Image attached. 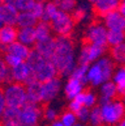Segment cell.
I'll use <instances>...</instances> for the list:
<instances>
[{
  "label": "cell",
  "instance_id": "cell-1",
  "mask_svg": "<svg viewBox=\"0 0 125 126\" xmlns=\"http://www.w3.org/2000/svg\"><path fill=\"white\" fill-rule=\"evenodd\" d=\"M52 62L61 76H70L76 66L75 48L68 36H58L55 39V48L51 57Z\"/></svg>",
  "mask_w": 125,
  "mask_h": 126
},
{
  "label": "cell",
  "instance_id": "cell-2",
  "mask_svg": "<svg viewBox=\"0 0 125 126\" xmlns=\"http://www.w3.org/2000/svg\"><path fill=\"white\" fill-rule=\"evenodd\" d=\"M114 61L109 58L102 56L96 61L92 62L91 65H88L87 69V83L92 86L97 87L103 82L110 80L114 72Z\"/></svg>",
  "mask_w": 125,
  "mask_h": 126
},
{
  "label": "cell",
  "instance_id": "cell-3",
  "mask_svg": "<svg viewBox=\"0 0 125 126\" xmlns=\"http://www.w3.org/2000/svg\"><path fill=\"white\" fill-rule=\"evenodd\" d=\"M26 61L32 69L35 79L40 82H45L58 75V71L52 60L43 57L35 49L30 51Z\"/></svg>",
  "mask_w": 125,
  "mask_h": 126
},
{
  "label": "cell",
  "instance_id": "cell-4",
  "mask_svg": "<svg viewBox=\"0 0 125 126\" xmlns=\"http://www.w3.org/2000/svg\"><path fill=\"white\" fill-rule=\"evenodd\" d=\"M100 110L103 123L108 125L119 124L125 115V106L121 100L111 99L100 103Z\"/></svg>",
  "mask_w": 125,
  "mask_h": 126
},
{
  "label": "cell",
  "instance_id": "cell-5",
  "mask_svg": "<svg viewBox=\"0 0 125 126\" xmlns=\"http://www.w3.org/2000/svg\"><path fill=\"white\" fill-rule=\"evenodd\" d=\"M6 105L11 107H21L27 102L25 85L18 82H9L3 89Z\"/></svg>",
  "mask_w": 125,
  "mask_h": 126
},
{
  "label": "cell",
  "instance_id": "cell-6",
  "mask_svg": "<svg viewBox=\"0 0 125 126\" xmlns=\"http://www.w3.org/2000/svg\"><path fill=\"white\" fill-rule=\"evenodd\" d=\"M51 29L58 36H69L74 28V18L69 12L58 10L49 21Z\"/></svg>",
  "mask_w": 125,
  "mask_h": 126
},
{
  "label": "cell",
  "instance_id": "cell-7",
  "mask_svg": "<svg viewBox=\"0 0 125 126\" xmlns=\"http://www.w3.org/2000/svg\"><path fill=\"white\" fill-rule=\"evenodd\" d=\"M43 117V110L37 103L26 102L19 107L18 122L20 126H34L37 125Z\"/></svg>",
  "mask_w": 125,
  "mask_h": 126
},
{
  "label": "cell",
  "instance_id": "cell-8",
  "mask_svg": "<svg viewBox=\"0 0 125 126\" xmlns=\"http://www.w3.org/2000/svg\"><path fill=\"white\" fill-rule=\"evenodd\" d=\"M105 53V46L93 44V43H87L82 48L78 54V62L79 64H85L89 65L90 63L96 61L100 57H102Z\"/></svg>",
  "mask_w": 125,
  "mask_h": 126
},
{
  "label": "cell",
  "instance_id": "cell-9",
  "mask_svg": "<svg viewBox=\"0 0 125 126\" xmlns=\"http://www.w3.org/2000/svg\"><path fill=\"white\" fill-rule=\"evenodd\" d=\"M107 32L108 29L101 22L91 23L86 29L85 37L88 43L98 44V45H107Z\"/></svg>",
  "mask_w": 125,
  "mask_h": 126
},
{
  "label": "cell",
  "instance_id": "cell-10",
  "mask_svg": "<svg viewBox=\"0 0 125 126\" xmlns=\"http://www.w3.org/2000/svg\"><path fill=\"white\" fill-rule=\"evenodd\" d=\"M62 88V82L56 76L41 83V100L44 103L52 102L57 98Z\"/></svg>",
  "mask_w": 125,
  "mask_h": 126
},
{
  "label": "cell",
  "instance_id": "cell-11",
  "mask_svg": "<svg viewBox=\"0 0 125 126\" xmlns=\"http://www.w3.org/2000/svg\"><path fill=\"white\" fill-rule=\"evenodd\" d=\"M10 72H11V80L22 84H26L27 82L35 78L32 69H31L26 60L22 61L18 65L10 68Z\"/></svg>",
  "mask_w": 125,
  "mask_h": 126
},
{
  "label": "cell",
  "instance_id": "cell-12",
  "mask_svg": "<svg viewBox=\"0 0 125 126\" xmlns=\"http://www.w3.org/2000/svg\"><path fill=\"white\" fill-rule=\"evenodd\" d=\"M103 24L108 30H120L125 32V17L118 10H114L104 15Z\"/></svg>",
  "mask_w": 125,
  "mask_h": 126
},
{
  "label": "cell",
  "instance_id": "cell-13",
  "mask_svg": "<svg viewBox=\"0 0 125 126\" xmlns=\"http://www.w3.org/2000/svg\"><path fill=\"white\" fill-rule=\"evenodd\" d=\"M72 12H73L72 16L74 20L86 22L92 18L93 7L91 5V2H89L88 0H81L79 2L77 1V4Z\"/></svg>",
  "mask_w": 125,
  "mask_h": 126
},
{
  "label": "cell",
  "instance_id": "cell-14",
  "mask_svg": "<svg viewBox=\"0 0 125 126\" xmlns=\"http://www.w3.org/2000/svg\"><path fill=\"white\" fill-rule=\"evenodd\" d=\"M41 83L37 79H32L29 82H27L25 85L26 89V96H27V102L31 103H41Z\"/></svg>",
  "mask_w": 125,
  "mask_h": 126
},
{
  "label": "cell",
  "instance_id": "cell-15",
  "mask_svg": "<svg viewBox=\"0 0 125 126\" xmlns=\"http://www.w3.org/2000/svg\"><path fill=\"white\" fill-rule=\"evenodd\" d=\"M121 0H96L93 3V10L99 16H104L107 13L118 10Z\"/></svg>",
  "mask_w": 125,
  "mask_h": 126
},
{
  "label": "cell",
  "instance_id": "cell-16",
  "mask_svg": "<svg viewBox=\"0 0 125 126\" xmlns=\"http://www.w3.org/2000/svg\"><path fill=\"white\" fill-rule=\"evenodd\" d=\"M34 46H35L34 49L40 55H42L45 58L51 59L52 54L54 52V48H55V39L52 36H50L45 39L36 40Z\"/></svg>",
  "mask_w": 125,
  "mask_h": 126
},
{
  "label": "cell",
  "instance_id": "cell-17",
  "mask_svg": "<svg viewBox=\"0 0 125 126\" xmlns=\"http://www.w3.org/2000/svg\"><path fill=\"white\" fill-rule=\"evenodd\" d=\"M2 49L4 50V52H9L11 54H14L18 56L19 58H21L22 60H26L29 53H30V47L19 42V41H14L11 44L7 45V46H1Z\"/></svg>",
  "mask_w": 125,
  "mask_h": 126
},
{
  "label": "cell",
  "instance_id": "cell-18",
  "mask_svg": "<svg viewBox=\"0 0 125 126\" xmlns=\"http://www.w3.org/2000/svg\"><path fill=\"white\" fill-rule=\"evenodd\" d=\"M17 40V28L15 25L4 24L0 28V45L7 46Z\"/></svg>",
  "mask_w": 125,
  "mask_h": 126
},
{
  "label": "cell",
  "instance_id": "cell-19",
  "mask_svg": "<svg viewBox=\"0 0 125 126\" xmlns=\"http://www.w3.org/2000/svg\"><path fill=\"white\" fill-rule=\"evenodd\" d=\"M17 9L10 4L0 1V15L2 16L5 24L16 25V20L18 16Z\"/></svg>",
  "mask_w": 125,
  "mask_h": 126
},
{
  "label": "cell",
  "instance_id": "cell-20",
  "mask_svg": "<svg viewBox=\"0 0 125 126\" xmlns=\"http://www.w3.org/2000/svg\"><path fill=\"white\" fill-rule=\"evenodd\" d=\"M84 83L76 78L69 76V79L64 85V93L68 99H73L76 95H78L84 89Z\"/></svg>",
  "mask_w": 125,
  "mask_h": 126
},
{
  "label": "cell",
  "instance_id": "cell-21",
  "mask_svg": "<svg viewBox=\"0 0 125 126\" xmlns=\"http://www.w3.org/2000/svg\"><path fill=\"white\" fill-rule=\"evenodd\" d=\"M99 87H100V95H101L100 96V103L114 99L118 95L116 85L114 84V82L111 79L103 82L102 84L99 85Z\"/></svg>",
  "mask_w": 125,
  "mask_h": 126
},
{
  "label": "cell",
  "instance_id": "cell-22",
  "mask_svg": "<svg viewBox=\"0 0 125 126\" xmlns=\"http://www.w3.org/2000/svg\"><path fill=\"white\" fill-rule=\"evenodd\" d=\"M17 41L31 47L36 42L34 27H19L17 29Z\"/></svg>",
  "mask_w": 125,
  "mask_h": 126
},
{
  "label": "cell",
  "instance_id": "cell-23",
  "mask_svg": "<svg viewBox=\"0 0 125 126\" xmlns=\"http://www.w3.org/2000/svg\"><path fill=\"white\" fill-rule=\"evenodd\" d=\"M19 117V107L6 106L5 110L1 115V121L4 125L7 126H19L18 122Z\"/></svg>",
  "mask_w": 125,
  "mask_h": 126
},
{
  "label": "cell",
  "instance_id": "cell-24",
  "mask_svg": "<svg viewBox=\"0 0 125 126\" xmlns=\"http://www.w3.org/2000/svg\"><path fill=\"white\" fill-rule=\"evenodd\" d=\"M111 80L114 82L117 88V93L120 96L125 95V65H120L117 69H114Z\"/></svg>",
  "mask_w": 125,
  "mask_h": 126
},
{
  "label": "cell",
  "instance_id": "cell-25",
  "mask_svg": "<svg viewBox=\"0 0 125 126\" xmlns=\"http://www.w3.org/2000/svg\"><path fill=\"white\" fill-rule=\"evenodd\" d=\"M38 19L31 13V11H21L18 13L16 25L19 27H34Z\"/></svg>",
  "mask_w": 125,
  "mask_h": 126
},
{
  "label": "cell",
  "instance_id": "cell-26",
  "mask_svg": "<svg viewBox=\"0 0 125 126\" xmlns=\"http://www.w3.org/2000/svg\"><path fill=\"white\" fill-rule=\"evenodd\" d=\"M34 31H35V36H36V40H41V39H45L48 38L51 35V25L49 22L41 20L39 22H37L34 26Z\"/></svg>",
  "mask_w": 125,
  "mask_h": 126
},
{
  "label": "cell",
  "instance_id": "cell-27",
  "mask_svg": "<svg viewBox=\"0 0 125 126\" xmlns=\"http://www.w3.org/2000/svg\"><path fill=\"white\" fill-rule=\"evenodd\" d=\"M111 59L120 65H125V42L112 46L110 51Z\"/></svg>",
  "mask_w": 125,
  "mask_h": 126
},
{
  "label": "cell",
  "instance_id": "cell-28",
  "mask_svg": "<svg viewBox=\"0 0 125 126\" xmlns=\"http://www.w3.org/2000/svg\"><path fill=\"white\" fill-rule=\"evenodd\" d=\"M1 1L12 5L17 9L18 12L29 11L35 3V0H1Z\"/></svg>",
  "mask_w": 125,
  "mask_h": 126
},
{
  "label": "cell",
  "instance_id": "cell-29",
  "mask_svg": "<svg viewBox=\"0 0 125 126\" xmlns=\"http://www.w3.org/2000/svg\"><path fill=\"white\" fill-rule=\"evenodd\" d=\"M125 42V32L120 30H108L107 32V44L114 46Z\"/></svg>",
  "mask_w": 125,
  "mask_h": 126
},
{
  "label": "cell",
  "instance_id": "cell-30",
  "mask_svg": "<svg viewBox=\"0 0 125 126\" xmlns=\"http://www.w3.org/2000/svg\"><path fill=\"white\" fill-rule=\"evenodd\" d=\"M58 10H59V8L56 6V4L53 1L45 2L44 3V11L41 16V20L49 22L51 20V18L58 12Z\"/></svg>",
  "mask_w": 125,
  "mask_h": 126
},
{
  "label": "cell",
  "instance_id": "cell-31",
  "mask_svg": "<svg viewBox=\"0 0 125 126\" xmlns=\"http://www.w3.org/2000/svg\"><path fill=\"white\" fill-rule=\"evenodd\" d=\"M87 69H88V65H85V64L76 65L75 68L73 69L72 73L70 74V76L76 78V79L80 80V81H82L84 84H86V83H87V78H86Z\"/></svg>",
  "mask_w": 125,
  "mask_h": 126
},
{
  "label": "cell",
  "instance_id": "cell-32",
  "mask_svg": "<svg viewBox=\"0 0 125 126\" xmlns=\"http://www.w3.org/2000/svg\"><path fill=\"white\" fill-rule=\"evenodd\" d=\"M59 120L62 123V126H74V125H78L77 121V117L75 112H72L70 110L65 111L64 113H62V115L60 116Z\"/></svg>",
  "mask_w": 125,
  "mask_h": 126
},
{
  "label": "cell",
  "instance_id": "cell-33",
  "mask_svg": "<svg viewBox=\"0 0 125 126\" xmlns=\"http://www.w3.org/2000/svg\"><path fill=\"white\" fill-rule=\"evenodd\" d=\"M92 125H101L103 123L102 115H101V110L100 106H93L90 108V113H89V121Z\"/></svg>",
  "mask_w": 125,
  "mask_h": 126
},
{
  "label": "cell",
  "instance_id": "cell-34",
  "mask_svg": "<svg viewBox=\"0 0 125 126\" xmlns=\"http://www.w3.org/2000/svg\"><path fill=\"white\" fill-rule=\"evenodd\" d=\"M11 81L10 68L6 65L3 59L0 58V84H7Z\"/></svg>",
  "mask_w": 125,
  "mask_h": 126
},
{
  "label": "cell",
  "instance_id": "cell-35",
  "mask_svg": "<svg viewBox=\"0 0 125 126\" xmlns=\"http://www.w3.org/2000/svg\"><path fill=\"white\" fill-rule=\"evenodd\" d=\"M59 8V10L65 12H72L77 4V0H52Z\"/></svg>",
  "mask_w": 125,
  "mask_h": 126
},
{
  "label": "cell",
  "instance_id": "cell-36",
  "mask_svg": "<svg viewBox=\"0 0 125 126\" xmlns=\"http://www.w3.org/2000/svg\"><path fill=\"white\" fill-rule=\"evenodd\" d=\"M89 113H90V108L86 107V106H82L75 112L76 117H77V121L80 124H84L87 123L89 121Z\"/></svg>",
  "mask_w": 125,
  "mask_h": 126
},
{
  "label": "cell",
  "instance_id": "cell-37",
  "mask_svg": "<svg viewBox=\"0 0 125 126\" xmlns=\"http://www.w3.org/2000/svg\"><path fill=\"white\" fill-rule=\"evenodd\" d=\"M3 61L6 63V65L9 68H12L14 66L18 65L19 63H21L24 60H22L21 58H19L18 56L14 55V54H11L9 52H5L4 53V56H3Z\"/></svg>",
  "mask_w": 125,
  "mask_h": 126
},
{
  "label": "cell",
  "instance_id": "cell-38",
  "mask_svg": "<svg viewBox=\"0 0 125 126\" xmlns=\"http://www.w3.org/2000/svg\"><path fill=\"white\" fill-rule=\"evenodd\" d=\"M97 102V97L92 91H83V106L91 108L95 106Z\"/></svg>",
  "mask_w": 125,
  "mask_h": 126
},
{
  "label": "cell",
  "instance_id": "cell-39",
  "mask_svg": "<svg viewBox=\"0 0 125 126\" xmlns=\"http://www.w3.org/2000/svg\"><path fill=\"white\" fill-rule=\"evenodd\" d=\"M43 117L46 121H48V122H52L54 121L55 119L58 118V111H57V109H55L54 107H47V108H45L43 110Z\"/></svg>",
  "mask_w": 125,
  "mask_h": 126
},
{
  "label": "cell",
  "instance_id": "cell-40",
  "mask_svg": "<svg viewBox=\"0 0 125 126\" xmlns=\"http://www.w3.org/2000/svg\"><path fill=\"white\" fill-rule=\"evenodd\" d=\"M29 11H31V13H32L38 20L41 19V16L43 14V11H44V3L35 1V3L33 4L32 8H31Z\"/></svg>",
  "mask_w": 125,
  "mask_h": 126
},
{
  "label": "cell",
  "instance_id": "cell-41",
  "mask_svg": "<svg viewBox=\"0 0 125 126\" xmlns=\"http://www.w3.org/2000/svg\"><path fill=\"white\" fill-rule=\"evenodd\" d=\"M83 105L78 101V100H76L75 98H73V99H71V101H70V103H69V106H68V108H69V110L70 111H72V112H76L78 109H79L80 107H82Z\"/></svg>",
  "mask_w": 125,
  "mask_h": 126
},
{
  "label": "cell",
  "instance_id": "cell-42",
  "mask_svg": "<svg viewBox=\"0 0 125 126\" xmlns=\"http://www.w3.org/2000/svg\"><path fill=\"white\" fill-rule=\"evenodd\" d=\"M6 101H5V97H4V94H3V89L0 88V117H1L3 111L6 108Z\"/></svg>",
  "mask_w": 125,
  "mask_h": 126
},
{
  "label": "cell",
  "instance_id": "cell-43",
  "mask_svg": "<svg viewBox=\"0 0 125 126\" xmlns=\"http://www.w3.org/2000/svg\"><path fill=\"white\" fill-rule=\"evenodd\" d=\"M118 11L125 17V2H121V3H120L119 8H118Z\"/></svg>",
  "mask_w": 125,
  "mask_h": 126
},
{
  "label": "cell",
  "instance_id": "cell-44",
  "mask_svg": "<svg viewBox=\"0 0 125 126\" xmlns=\"http://www.w3.org/2000/svg\"><path fill=\"white\" fill-rule=\"evenodd\" d=\"M51 125H53V126H62V123H61V121L57 118V119H55L54 121L51 122Z\"/></svg>",
  "mask_w": 125,
  "mask_h": 126
},
{
  "label": "cell",
  "instance_id": "cell-45",
  "mask_svg": "<svg viewBox=\"0 0 125 126\" xmlns=\"http://www.w3.org/2000/svg\"><path fill=\"white\" fill-rule=\"evenodd\" d=\"M119 124L121 125V126H125V115L123 116V118L120 120V122H119Z\"/></svg>",
  "mask_w": 125,
  "mask_h": 126
},
{
  "label": "cell",
  "instance_id": "cell-46",
  "mask_svg": "<svg viewBox=\"0 0 125 126\" xmlns=\"http://www.w3.org/2000/svg\"><path fill=\"white\" fill-rule=\"evenodd\" d=\"M4 24H5V23H4V21H3V18H2L1 15H0V28H1Z\"/></svg>",
  "mask_w": 125,
  "mask_h": 126
},
{
  "label": "cell",
  "instance_id": "cell-47",
  "mask_svg": "<svg viewBox=\"0 0 125 126\" xmlns=\"http://www.w3.org/2000/svg\"><path fill=\"white\" fill-rule=\"evenodd\" d=\"M35 1H37V2H41V3H45V2H47L48 0H35Z\"/></svg>",
  "mask_w": 125,
  "mask_h": 126
},
{
  "label": "cell",
  "instance_id": "cell-48",
  "mask_svg": "<svg viewBox=\"0 0 125 126\" xmlns=\"http://www.w3.org/2000/svg\"><path fill=\"white\" fill-rule=\"evenodd\" d=\"M123 97V100H122V102H123V104H124V106H125V95L124 96H122Z\"/></svg>",
  "mask_w": 125,
  "mask_h": 126
},
{
  "label": "cell",
  "instance_id": "cell-49",
  "mask_svg": "<svg viewBox=\"0 0 125 126\" xmlns=\"http://www.w3.org/2000/svg\"><path fill=\"white\" fill-rule=\"evenodd\" d=\"M88 1H89V2H91V3H94V2L96 1V0H88Z\"/></svg>",
  "mask_w": 125,
  "mask_h": 126
},
{
  "label": "cell",
  "instance_id": "cell-50",
  "mask_svg": "<svg viewBox=\"0 0 125 126\" xmlns=\"http://www.w3.org/2000/svg\"><path fill=\"white\" fill-rule=\"evenodd\" d=\"M121 2H125V0H121Z\"/></svg>",
  "mask_w": 125,
  "mask_h": 126
},
{
  "label": "cell",
  "instance_id": "cell-51",
  "mask_svg": "<svg viewBox=\"0 0 125 126\" xmlns=\"http://www.w3.org/2000/svg\"><path fill=\"white\" fill-rule=\"evenodd\" d=\"M0 1H1V0H0Z\"/></svg>",
  "mask_w": 125,
  "mask_h": 126
}]
</instances>
